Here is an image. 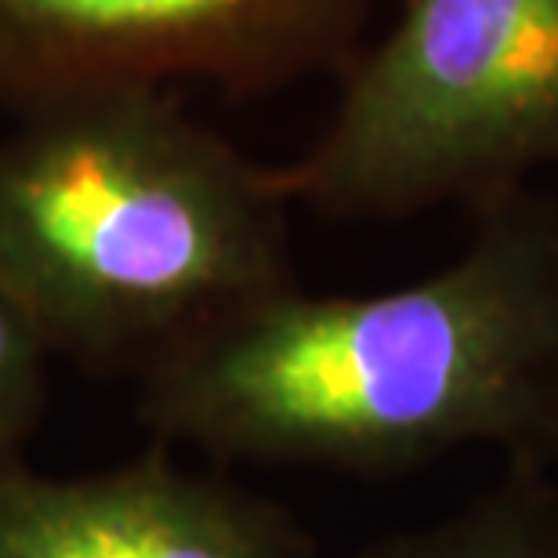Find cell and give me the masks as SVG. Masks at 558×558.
<instances>
[{
	"mask_svg": "<svg viewBox=\"0 0 558 558\" xmlns=\"http://www.w3.org/2000/svg\"><path fill=\"white\" fill-rule=\"evenodd\" d=\"M142 374V421L221 461L403 475L457 450L558 472V199L475 210L453 262L374 294L294 283Z\"/></svg>",
	"mask_w": 558,
	"mask_h": 558,
	"instance_id": "cell-1",
	"label": "cell"
},
{
	"mask_svg": "<svg viewBox=\"0 0 558 558\" xmlns=\"http://www.w3.org/2000/svg\"><path fill=\"white\" fill-rule=\"evenodd\" d=\"M283 171L247 160L171 87H120L0 135V287L51 355L145 371L294 283Z\"/></svg>",
	"mask_w": 558,
	"mask_h": 558,
	"instance_id": "cell-2",
	"label": "cell"
},
{
	"mask_svg": "<svg viewBox=\"0 0 558 558\" xmlns=\"http://www.w3.org/2000/svg\"><path fill=\"white\" fill-rule=\"evenodd\" d=\"M555 163L558 0H403L283 185L330 218H410L478 210Z\"/></svg>",
	"mask_w": 558,
	"mask_h": 558,
	"instance_id": "cell-3",
	"label": "cell"
},
{
	"mask_svg": "<svg viewBox=\"0 0 558 558\" xmlns=\"http://www.w3.org/2000/svg\"><path fill=\"white\" fill-rule=\"evenodd\" d=\"M377 0H0V113L120 87L269 95L355 59Z\"/></svg>",
	"mask_w": 558,
	"mask_h": 558,
	"instance_id": "cell-4",
	"label": "cell"
},
{
	"mask_svg": "<svg viewBox=\"0 0 558 558\" xmlns=\"http://www.w3.org/2000/svg\"><path fill=\"white\" fill-rule=\"evenodd\" d=\"M0 558H316V541L276 500L156 450L81 478L0 464Z\"/></svg>",
	"mask_w": 558,
	"mask_h": 558,
	"instance_id": "cell-5",
	"label": "cell"
},
{
	"mask_svg": "<svg viewBox=\"0 0 558 558\" xmlns=\"http://www.w3.org/2000/svg\"><path fill=\"white\" fill-rule=\"evenodd\" d=\"M360 558H558L555 475L505 468L450 515L388 533Z\"/></svg>",
	"mask_w": 558,
	"mask_h": 558,
	"instance_id": "cell-6",
	"label": "cell"
},
{
	"mask_svg": "<svg viewBox=\"0 0 558 558\" xmlns=\"http://www.w3.org/2000/svg\"><path fill=\"white\" fill-rule=\"evenodd\" d=\"M48 355L37 327L0 287V464L19 461L22 442L37 428L48 388Z\"/></svg>",
	"mask_w": 558,
	"mask_h": 558,
	"instance_id": "cell-7",
	"label": "cell"
}]
</instances>
